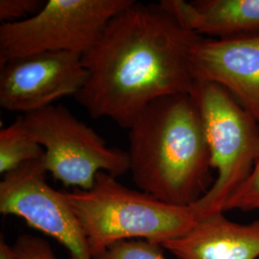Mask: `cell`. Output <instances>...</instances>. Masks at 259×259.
Masks as SVG:
<instances>
[{"label": "cell", "instance_id": "obj_4", "mask_svg": "<svg viewBox=\"0 0 259 259\" xmlns=\"http://www.w3.org/2000/svg\"><path fill=\"white\" fill-rule=\"evenodd\" d=\"M193 95L204 123L211 168L217 172L212 186L194 204L197 221L225 212V205L250 176L259 157V124L224 88L196 81Z\"/></svg>", "mask_w": 259, "mask_h": 259}, {"label": "cell", "instance_id": "obj_11", "mask_svg": "<svg viewBox=\"0 0 259 259\" xmlns=\"http://www.w3.org/2000/svg\"><path fill=\"white\" fill-rule=\"evenodd\" d=\"M186 30L216 39L259 35V0H162Z\"/></svg>", "mask_w": 259, "mask_h": 259}, {"label": "cell", "instance_id": "obj_17", "mask_svg": "<svg viewBox=\"0 0 259 259\" xmlns=\"http://www.w3.org/2000/svg\"><path fill=\"white\" fill-rule=\"evenodd\" d=\"M0 259H16L13 248L7 245L5 241H3V237H1L0 242Z\"/></svg>", "mask_w": 259, "mask_h": 259}, {"label": "cell", "instance_id": "obj_13", "mask_svg": "<svg viewBox=\"0 0 259 259\" xmlns=\"http://www.w3.org/2000/svg\"><path fill=\"white\" fill-rule=\"evenodd\" d=\"M161 248L146 240L119 241L95 259H166Z\"/></svg>", "mask_w": 259, "mask_h": 259}, {"label": "cell", "instance_id": "obj_1", "mask_svg": "<svg viewBox=\"0 0 259 259\" xmlns=\"http://www.w3.org/2000/svg\"><path fill=\"white\" fill-rule=\"evenodd\" d=\"M201 38L160 3L134 1L82 56L89 78L75 98L94 118L106 117L129 129L154 100L193 93L190 56Z\"/></svg>", "mask_w": 259, "mask_h": 259}, {"label": "cell", "instance_id": "obj_12", "mask_svg": "<svg viewBox=\"0 0 259 259\" xmlns=\"http://www.w3.org/2000/svg\"><path fill=\"white\" fill-rule=\"evenodd\" d=\"M41 148L31 138L21 115L0 131V173L7 174L23 163L44 156Z\"/></svg>", "mask_w": 259, "mask_h": 259}, {"label": "cell", "instance_id": "obj_3", "mask_svg": "<svg viewBox=\"0 0 259 259\" xmlns=\"http://www.w3.org/2000/svg\"><path fill=\"white\" fill-rule=\"evenodd\" d=\"M65 196L81 225L93 259L111 245L132 238L162 246L185 235L198 222L191 206L161 202L121 185L106 172L96 175L91 190L75 188Z\"/></svg>", "mask_w": 259, "mask_h": 259}, {"label": "cell", "instance_id": "obj_16", "mask_svg": "<svg viewBox=\"0 0 259 259\" xmlns=\"http://www.w3.org/2000/svg\"><path fill=\"white\" fill-rule=\"evenodd\" d=\"M12 248L16 259H57L47 241L31 234L19 235Z\"/></svg>", "mask_w": 259, "mask_h": 259}, {"label": "cell", "instance_id": "obj_9", "mask_svg": "<svg viewBox=\"0 0 259 259\" xmlns=\"http://www.w3.org/2000/svg\"><path fill=\"white\" fill-rule=\"evenodd\" d=\"M196 81L224 88L259 124V35L201 38L191 50Z\"/></svg>", "mask_w": 259, "mask_h": 259}, {"label": "cell", "instance_id": "obj_15", "mask_svg": "<svg viewBox=\"0 0 259 259\" xmlns=\"http://www.w3.org/2000/svg\"><path fill=\"white\" fill-rule=\"evenodd\" d=\"M45 4L41 0H1L0 20L13 23L29 19L42 9Z\"/></svg>", "mask_w": 259, "mask_h": 259}, {"label": "cell", "instance_id": "obj_14", "mask_svg": "<svg viewBox=\"0 0 259 259\" xmlns=\"http://www.w3.org/2000/svg\"><path fill=\"white\" fill-rule=\"evenodd\" d=\"M229 210L259 211V157L250 176L227 202L224 211Z\"/></svg>", "mask_w": 259, "mask_h": 259}, {"label": "cell", "instance_id": "obj_10", "mask_svg": "<svg viewBox=\"0 0 259 259\" xmlns=\"http://www.w3.org/2000/svg\"><path fill=\"white\" fill-rule=\"evenodd\" d=\"M161 247L179 259H258L259 220L239 224L213 214Z\"/></svg>", "mask_w": 259, "mask_h": 259}, {"label": "cell", "instance_id": "obj_8", "mask_svg": "<svg viewBox=\"0 0 259 259\" xmlns=\"http://www.w3.org/2000/svg\"><path fill=\"white\" fill-rule=\"evenodd\" d=\"M89 78L82 56L49 52L21 57L1 65L0 107L23 114L76 96Z\"/></svg>", "mask_w": 259, "mask_h": 259}, {"label": "cell", "instance_id": "obj_7", "mask_svg": "<svg viewBox=\"0 0 259 259\" xmlns=\"http://www.w3.org/2000/svg\"><path fill=\"white\" fill-rule=\"evenodd\" d=\"M41 157L4 175L0 182V212L19 216L33 229L55 238L69 251L68 259H93L65 193L47 184Z\"/></svg>", "mask_w": 259, "mask_h": 259}, {"label": "cell", "instance_id": "obj_5", "mask_svg": "<svg viewBox=\"0 0 259 259\" xmlns=\"http://www.w3.org/2000/svg\"><path fill=\"white\" fill-rule=\"evenodd\" d=\"M21 118L31 138L44 149L45 169L66 186L91 190L99 172L118 178L129 171L127 152L109 147L62 105L22 114Z\"/></svg>", "mask_w": 259, "mask_h": 259}, {"label": "cell", "instance_id": "obj_2", "mask_svg": "<svg viewBox=\"0 0 259 259\" xmlns=\"http://www.w3.org/2000/svg\"><path fill=\"white\" fill-rule=\"evenodd\" d=\"M128 130L129 171L142 192L190 206L210 189V154L193 93L154 100Z\"/></svg>", "mask_w": 259, "mask_h": 259}, {"label": "cell", "instance_id": "obj_6", "mask_svg": "<svg viewBox=\"0 0 259 259\" xmlns=\"http://www.w3.org/2000/svg\"><path fill=\"white\" fill-rule=\"evenodd\" d=\"M134 0H48L27 19L0 26V65L49 52L83 56Z\"/></svg>", "mask_w": 259, "mask_h": 259}]
</instances>
